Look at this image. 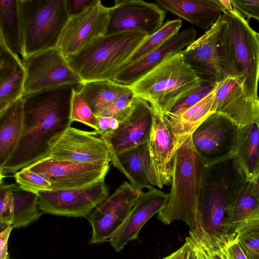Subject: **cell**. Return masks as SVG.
Listing matches in <instances>:
<instances>
[{"label":"cell","instance_id":"28","mask_svg":"<svg viewBox=\"0 0 259 259\" xmlns=\"http://www.w3.org/2000/svg\"><path fill=\"white\" fill-rule=\"evenodd\" d=\"M214 90L185 112L178 115L165 114L163 117L175 137L191 135L212 113Z\"/></svg>","mask_w":259,"mask_h":259},{"label":"cell","instance_id":"42","mask_svg":"<svg viewBox=\"0 0 259 259\" xmlns=\"http://www.w3.org/2000/svg\"><path fill=\"white\" fill-rule=\"evenodd\" d=\"M97 118L98 130L95 131L102 137L110 135L119 127L120 121L117 118L106 116H96Z\"/></svg>","mask_w":259,"mask_h":259},{"label":"cell","instance_id":"5","mask_svg":"<svg viewBox=\"0 0 259 259\" xmlns=\"http://www.w3.org/2000/svg\"><path fill=\"white\" fill-rule=\"evenodd\" d=\"M203 82L180 52L129 87L135 97L147 101L154 111L164 115Z\"/></svg>","mask_w":259,"mask_h":259},{"label":"cell","instance_id":"44","mask_svg":"<svg viewBox=\"0 0 259 259\" xmlns=\"http://www.w3.org/2000/svg\"><path fill=\"white\" fill-rule=\"evenodd\" d=\"M221 250L224 259H247L238 244L237 237L221 247Z\"/></svg>","mask_w":259,"mask_h":259},{"label":"cell","instance_id":"38","mask_svg":"<svg viewBox=\"0 0 259 259\" xmlns=\"http://www.w3.org/2000/svg\"><path fill=\"white\" fill-rule=\"evenodd\" d=\"M134 98V94L129 87L127 91L118 97L114 102L104 108L97 116L114 117L121 122L126 116Z\"/></svg>","mask_w":259,"mask_h":259},{"label":"cell","instance_id":"2","mask_svg":"<svg viewBox=\"0 0 259 259\" xmlns=\"http://www.w3.org/2000/svg\"><path fill=\"white\" fill-rule=\"evenodd\" d=\"M246 180L234 154L206 165L195 231L206 241L220 246L232 239L227 225L229 210Z\"/></svg>","mask_w":259,"mask_h":259},{"label":"cell","instance_id":"23","mask_svg":"<svg viewBox=\"0 0 259 259\" xmlns=\"http://www.w3.org/2000/svg\"><path fill=\"white\" fill-rule=\"evenodd\" d=\"M26 71L18 55L0 40V112L24 94Z\"/></svg>","mask_w":259,"mask_h":259},{"label":"cell","instance_id":"10","mask_svg":"<svg viewBox=\"0 0 259 259\" xmlns=\"http://www.w3.org/2000/svg\"><path fill=\"white\" fill-rule=\"evenodd\" d=\"M36 194L42 213L86 218L109 196L105 179L82 188L42 190Z\"/></svg>","mask_w":259,"mask_h":259},{"label":"cell","instance_id":"16","mask_svg":"<svg viewBox=\"0 0 259 259\" xmlns=\"http://www.w3.org/2000/svg\"><path fill=\"white\" fill-rule=\"evenodd\" d=\"M110 7L101 2L83 13L70 17L60 39L58 48L66 58L80 50L99 37L105 35Z\"/></svg>","mask_w":259,"mask_h":259},{"label":"cell","instance_id":"48","mask_svg":"<svg viewBox=\"0 0 259 259\" xmlns=\"http://www.w3.org/2000/svg\"><path fill=\"white\" fill-rule=\"evenodd\" d=\"M225 12L233 10L231 0H219Z\"/></svg>","mask_w":259,"mask_h":259},{"label":"cell","instance_id":"29","mask_svg":"<svg viewBox=\"0 0 259 259\" xmlns=\"http://www.w3.org/2000/svg\"><path fill=\"white\" fill-rule=\"evenodd\" d=\"M128 89L112 80H96L83 82L78 92L97 116Z\"/></svg>","mask_w":259,"mask_h":259},{"label":"cell","instance_id":"49","mask_svg":"<svg viewBox=\"0 0 259 259\" xmlns=\"http://www.w3.org/2000/svg\"><path fill=\"white\" fill-rule=\"evenodd\" d=\"M257 36H258V40H259V33H257Z\"/></svg>","mask_w":259,"mask_h":259},{"label":"cell","instance_id":"40","mask_svg":"<svg viewBox=\"0 0 259 259\" xmlns=\"http://www.w3.org/2000/svg\"><path fill=\"white\" fill-rule=\"evenodd\" d=\"M233 9L242 17L259 21V0H231Z\"/></svg>","mask_w":259,"mask_h":259},{"label":"cell","instance_id":"34","mask_svg":"<svg viewBox=\"0 0 259 259\" xmlns=\"http://www.w3.org/2000/svg\"><path fill=\"white\" fill-rule=\"evenodd\" d=\"M186 239L190 243L195 259H224L221 247L208 243L196 231L190 230Z\"/></svg>","mask_w":259,"mask_h":259},{"label":"cell","instance_id":"41","mask_svg":"<svg viewBox=\"0 0 259 259\" xmlns=\"http://www.w3.org/2000/svg\"><path fill=\"white\" fill-rule=\"evenodd\" d=\"M259 232V208L238 223L234 228L233 234L236 237Z\"/></svg>","mask_w":259,"mask_h":259},{"label":"cell","instance_id":"20","mask_svg":"<svg viewBox=\"0 0 259 259\" xmlns=\"http://www.w3.org/2000/svg\"><path fill=\"white\" fill-rule=\"evenodd\" d=\"M169 193L151 187L143 192L120 227L109 240L117 252L123 249L130 241L136 239L144 224L155 214L166 205Z\"/></svg>","mask_w":259,"mask_h":259},{"label":"cell","instance_id":"36","mask_svg":"<svg viewBox=\"0 0 259 259\" xmlns=\"http://www.w3.org/2000/svg\"><path fill=\"white\" fill-rule=\"evenodd\" d=\"M13 177L17 184L24 190L36 193L39 191L50 190L51 184L46 179L26 168L15 173Z\"/></svg>","mask_w":259,"mask_h":259},{"label":"cell","instance_id":"18","mask_svg":"<svg viewBox=\"0 0 259 259\" xmlns=\"http://www.w3.org/2000/svg\"><path fill=\"white\" fill-rule=\"evenodd\" d=\"M153 112V121L148 141L151 184L162 188L171 183L172 160L177 138L171 133L163 116L154 110Z\"/></svg>","mask_w":259,"mask_h":259},{"label":"cell","instance_id":"22","mask_svg":"<svg viewBox=\"0 0 259 259\" xmlns=\"http://www.w3.org/2000/svg\"><path fill=\"white\" fill-rule=\"evenodd\" d=\"M155 2L163 10L205 31L225 13L219 0H156Z\"/></svg>","mask_w":259,"mask_h":259},{"label":"cell","instance_id":"27","mask_svg":"<svg viewBox=\"0 0 259 259\" xmlns=\"http://www.w3.org/2000/svg\"><path fill=\"white\" fill-rule=\"evenodd\" d=\"M0 40L12 53L24 57L19 0L0 1Z\"/></svg>","mask_w":259,"mask_h":259},{"label":"cell","instance_id":"37","mask_svg":"<svg viewBox=\"0 0 259 259\" xmlns=\"http://www.w3.org/2000/svg\"><path fill=\"white\" fill-rule=\"evenodd\" d=\"M0 223L1 231L12 225L14 218V198L10 184L0 179Z\"/></svg>","mask_w":259,"mask_h":259},{"label":"cell","instance_id":"30","mask_svg":"<svg viewBox=\"0 0 259 259\" xmlns=\"http://www.w3.org/2000/svg\"><path fill=\"white\" fill-rule=\"evenodd\" d=\"M14 198L13 229L25 227L43 214L39 208L36 193L23 190L18 184H10Z\"/></svg>","mask_w":259,"mask_h":259},{"label":"cell","instance_id":"47","mask_svg":"<svg viewBox=\"0 0 259 259\" xmlns=\"http://www.w3.org/2000/svg\"><path fill=\"white\" fill-rule=\"evenodd\" d=\"M251 181L253 194L259 201V174L252 179Z\"/></svg>","mask_w":259,"mask_h":259},{"label":"cell","instance_id":"32","mask_svg":"<svg viewBox=\"0 0 259 259\" xmlns=\"http://www.w3.org/2000/svg\"><path fill=\"white\" fill-rule=\"evenodd\" d=\"M182 25V22L180 19L166 21L159 29L148 37L131 57L128 64L138 60L161 46L177 34Z\"/></svg>","mask_w":259,"mask_h":259},{"label":"cell","instance_id":"14","mask_svg":"<svg viewBox=\"0 0 259 259\" xmlns=\"http://www.w3.org/2000/svg\"><path fill=\"white\" fill-rule=\"evenodd\" d=\"M142 192L124 182L97 206L87 217L92 228L89 244L108 241L125 220Z\"/></svg>","mask_w":259,"mask_h":259},{"label":"cell","instance_id":"33","mask_svg":"<svg viewBox=\"0 0 259 259\" xmlns=\"http://www.w3.org/2000/svg\"><path fill=\"white\" fill-rule=\"evenodd\" d=\"M78 89L74 90L72 96L70 112L71 120L72 122L74 121L81 122L97 131L98 130L97 117L79 93Z\"/></svg>","mask_w":259,"mask_h":259},{"label":"cell","instance_id":"6","mask_svg":"<svg viewBox=\"0 0 259 259\" xmlns=\"http://www.w3.org/2000/svg\"><path fill=\"white\" fill-rule=\"evenodd\" d=\"M227 27L225 41L229 77L234 79L246 96L259 99V40L246 20L235 11L225 13Z\"/></svg>","mask_w":259,"mask_h":259},{"label":"cell","instance_id":"8","mask_svg":"<svg viewBox=\"0 0 259 259\" xmlns=\"http://www.w3.org/2000/svg\"><path fill=\"white\" fill-rule=\"evenodd\" d=\"M225 13L204 34L181 53L203 82L218 84L229 77Z\"/></svg>","mask_w":259,"mask_h":259},{"label":"cell","instance_id":"43","mask_svg":"<svg viewBox=\"0 0 259 259\" xmlns=\"http://www.w3.org/2000/svg\"><path fill=\"white\" fill-rule=\"evenodd\" d=\"M100 2V0H66L67 8L70 17L83 13Z\"/></svg>","mask_w":259,"mask_h":259},{"label":"cell","instance_id":"1","mask_svg":"<svg viewBox=\"0 0 259 259\" xmlns=\"http://www.w3.org/2000/svg\"><path fill=\"white\" fill-rule=\"evenodd\" d=\"M80 86L63 85L22 95V134L15 151L0 168V179L49 157L50 142L72 123V96Z\"/></svg>","mask_w":259,"mask_h":259},{"label":"cell","instance_id":"9","mask_svg":"<svg viewBox=\"0 0 259 259\" xmlns=\"http://www.w3.org/2000/svg\"><path fill=\"white\" fill-rule=\"evenodd\" d=\"M22 62L26 71L24 94L63 85L82 83L79 76L58 48L26 57Z\"/></svg>","mask_w":259,"mask_h":259},{"label":"cell","instance_id":"11","mask_svg":"<svg viewBox=\"0 0 259 259\" xmlns=\"http://www.w3.org/2000/svg\"><path fill=\"white\" fill-rule=\"evenodd\" d=\"M49 157L80 163L109 165L111 156L105 141L96 132L71 126L49 145Z\"/></svg>","mask_w":259,"mask_h":259},{"label":"cell","instance_id":"35","mask_svg":"<svg viewBox=\"0 0 259 259\" xmlns=\"http://www.w3.org/2000/svg\"><path fill=\"white\" fill-rule=\"evenodd\" d=\"M217 84L203 82L196 89L179 101L165 114L178 115L183 113L213 92Z\"/></svg>","mask_w":259,"mask_h":259},{"label":"cell","instance_id":"45","mask_svg":"<svg viewBox=\"0 0 259 259\" xmlns=\"http://www.w3.org/2000/svg\"><path fill=\"white\" fill-rule=\"evenodd\" d=\"M162 259H195L191 245L186 239L184 244L179 249Z\"/></svg>","mask_w":259,"mask_h":259},{"label":"cell","instance_id":"13","mask_svg":"<svg viewBox=\"0 0 259 259\" xmlns=\"http://www.w3.org/2000/svg\"><path fill=\"white\" fill-rule=\"evenodd\" d=\"M51 184L50 190L82 188L105 179L110 165L80 163L48 157L25 167Z\"/></svg>","mask_w":259,"mask_h":259},{"label":"cell","instance_id":"39","mask_svg":"<svg viewBox=\"0 0 259 259\" xmlns=\"http://www.w3.org/2000/svg\"><path fill=\"white\" fill-rule=\"evenodd\" d=\"M237 238L247 259H259V232L245 234Z\"/></svg>","mask_w":259,"mask_h":259},{"label":"cell","instance_id":"3","mask_svg":"<svg viewBox=\"0 0 259 259\" xmlns=\"http://www.w3.org/2000/svg\"><path fill=\"white\" fill-rule=\"evenodd\" d=\"M206 167L194 147L191 135L177 138L168 201L157 216L162 223L169 225L181 220L190 230H197L199 199Z\"/></svg>","mask_w":259,"mask_h":259},{"label":"cell","instance_id":"7","mask_svg":"<svg viewBox=\"0 0 259 259\" xmlns=\"http://www.w3.org/2000/svg\"><path fill=\"white\" fill-rule=\"evenodd\" d=\"M23 58L58 48L70 18L66 0H19Z\"/></svg>","mask_w":259,"mask_h":259},{"label":"cell","instance_id":"17","mask_svg":"<svg viewBox=\"0 0 259 259\" xmlns=\"http://www.w3.org/2000/svg\"><path fill=\"white\" fill-rule=\"evenodd\" d=\"M154 117L153 110L146 101L135 97L126 116L110 135L101 137L111 156L147 142Z\"/></svg>","mask_w":259,"mask_h":259},{"label":"cell","instance_id":"25","mask_svg":"<svg viewBox=\"0 0 259 259\" xmlns=\"http://www.w3.org/2000/svg\"><path fill=\"white\" fill-rule=\"evenodd\" d=\"M24 123L22 97L0 112V168L15 151L22 134Z\"/></svg>","mask_w":259,"mask_h":259},{"label":"cell","instance_id":"31","mask_svg":"<svg viewBox=\"0 0 259 259\" xmlns=\"http://www.w3.org/2000/svg\"><path fill=\"white\" fill-rule=\"evenodd\" d=\"M258 208L259 201L253 194L252 181L246 180L229 210L227 225L232 237L236 238L233 234L235 227Z\"/></svg>","mask_w":259,"mask_h":259},{"label":"cell","instance_id":"26","mask_svg":"<svg viewBox=\"0 0 259 259\" xmlns=\"http://www.w3.org/2000/svg\"><path fill=\"white\" fill-rule=\"evenodd\" d=\"M234 155L247 180L259 174V125L256 123L239 127Z\"/></svg>","mask_w":259,"mask_h":259},{"label":"cell","instance_id":"21","mask_svg":"<svg viewBox=\"0 0 259 259\" xmlns=\"http://www.w3.org/2000/svg\"><path fill=\"white\" fill-rule=\"evenodd\" d=\"M196 35L193 26L179 32L157 49L124 67L113 81L131 85L166 59L180 53L195 40Z\"/></svg>","mask_w":259,"mask_h":259},{"label":"cell","instance_id":"15","mask_svg":"<svg viewBox=\"0 0 259 259\" xmlns=\"http://www.w3.org/2000/svg\"><path fill=\"white\" fill-rule=\"evenodd\" d=\"M165 16V11L155 3L142 0H117L110 7L105 35L140 31L150 36L163 25Z\"/></svg>","mask_w":259,"mask_h":259},{"label":"cell","instance_id":"4","mask_svg":"<svg viewBox=\"0 0 259 259\" xmlns=\"http://www.w3.org/2000/svg\"><path fill=\"white\" fill-rule=\"evenodd\" d=\"M148 36L140 31L103 35L66 59L82 83L113 80Z\"/></svg>","mask_w":259,"mask_h":259},{"label":"cell","instance_id":"19","mask_svg":"<svg viewBox=\"0 0 259 259\" xmlns=\"http://www.w3.org/2000/svg\"><path fill=\"white\" fill-rule=\"evenodd\" d=\"M211 112L225 115L239 127L253 123L259 125V99H249L240 84L231 77L218 83Z\"/></svg>","mask_w":259,"mask_h":259},{"label":"cell","instance_id":"50","mask_svg":"<svg viewBox=\"0 0 259 259\" xmlns=\"http://www.w3.org/2000/svg\"><path fill=\"white\" fill-rule=\"evenodd\" d=\"M7 259H10V257H9Z\"/></svg>","mask_w":259,"mask_h":259},{"label":"cell","instance_id":"12","mask_svg":"<svg viewBox=\"0 0 259 259\" xmlns=\"http://www.w3.org/2000/svg\"><path fill=\"white\" fill-rule=\"evenodd\" d=\"M239 130L229 118L213 112L192 134L193 145L207 165L234 154Z\"/></svg>","mask_w":259,"mask_h":259},{"label":"cell","instance_id":"24","mask_svg":"<svg viewBox=\"0 0 259 259\" xmlns=\"http://www.w3.org/2000/svg\"><path fill=\"white\" fill-rule=\"evenodd\" d=\"M111 162L138 191L153 187L148 142L112 156Z\"/></svg>","mask_w":259,"mask_h":259},{"label":"cell","instance_id":"46","mask_svg":"<svg viewBox=\"0 0 259 259\" xmlns=\"http://www.w3.org/2000/svg\"><path fill=\"white\" fill-rule=\"evenodd\" d=\"M12 225H9L2 230L0 233V259H7L9 256L8 252V240L12 230Z\"/></svg>","mask_w":259,"mask_h":259}]
</instances>
